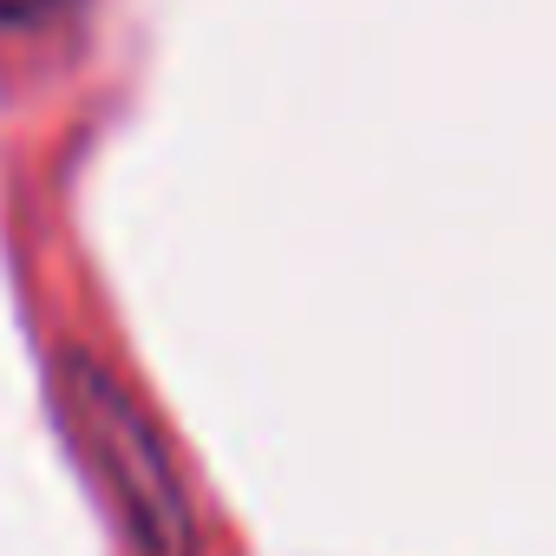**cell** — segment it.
I'll list each match as a JSON object with an SVG mask.
<instances>
[{
  "label": "cell",
  "instance_id": "cell-1",
  "mask_svg": "<svg viewBox=\"0 0 556 556\" xmlns=\"http://www.w3.org/2000/svg\"><path fill=\"white\" fill-rule=\"evenodd\" d=\"M53 413H60L79 465L92 471L99 497L112 504L125 543L138 556H190L197 523H190L184 478H177L170 445L157 439L151 413L125 393V380L105 374L92 354H60L53 361Z\"/></svg>",
  "mask_w": 556,
  "mask_h": 556
},
{
  "label": "cell",
  "instance_id": "cell-2",
  "mask_svg": "<svg viewBox=\"0 0 556 556\" xmlns=\"http://www.w3.org/2000/svg\"><path fill=\"white\" fill-rule=\"evenodd\" d=\"M73 0H0V27H14V34H27V27H47L53 14H66Z\"/></svg>",
  "mask_w": 556,
  "mask_h": 556
}]
</instances>
